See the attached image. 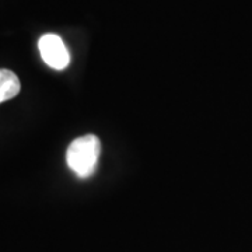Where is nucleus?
Wrapping results in <instances>:
<instances>
[{
    "label": "nucleus",
    "instance_id": "obj_1",
    "mask_svg": "<svg viewBox=\"0 0 252 252\" xmlns=\"http://www.w3.org/2000/svg\"><path fill=\"white\" fill-rule=\"evenodd\" d=\"M101 154V142L97 136L86 135L73 140L66 152L69 168L77 177L87 178L95 171Z\"/></svg>",
    "mask_w": 252,
    "mask_h": 252
},
{
    "label": "nucleus",
    "instance_id": "obj_2",
    "mask_svg": "<svg viewBox=\"0 0 252 252\" xmlns=\"http://www.w3.org/2000/svg\"><path fill=\"white\" fill-rule=\"evenodd\" d=\"M38 48L42 61L55 70H63L70 63V54L62 41V38L55 34H46L41 36Z\"/></svg>",
    "mask_w": 252,
    "mask_h": 252
},
{
    "label": "nucleus",
    "instance_id": "obj_3",
    "mask_svg": "<svg viewBox=\"0 0 252 252\" xmlns=\"http://www.w3.org/2000/svg\"><path fill=\"white\" fill-rule=\"evenodd\" d=\"M21 84L17 74L9 69H0V104L14 98L20 93Z\"/></svg>",
    "mask_w": 252,
    "mask_h": 252
}]
</instances>
